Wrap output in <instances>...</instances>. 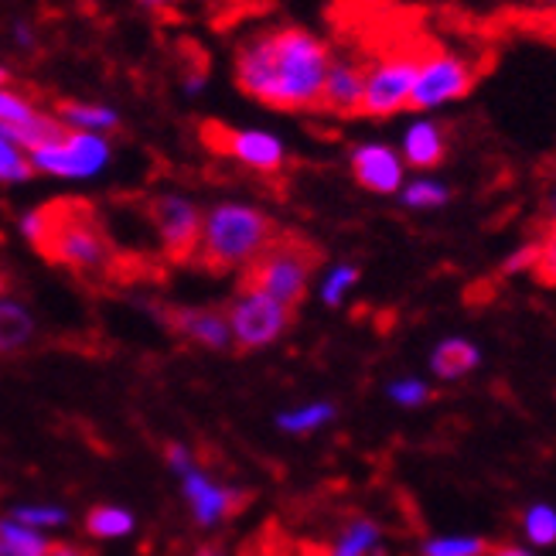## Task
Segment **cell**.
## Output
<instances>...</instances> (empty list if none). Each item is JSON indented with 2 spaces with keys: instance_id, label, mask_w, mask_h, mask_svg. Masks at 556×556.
Masks as SVG:
<instances>
[{
  "instance_id": "cell-8",
  "label": "cell",
  "mask_w": 556,
  "mask_h": 556,
  "mask_svg": "<svg viewBox=\"0 0 556 556\" xmlns=\"http://www.w3.org/2000/svg\"><path fill=\"white\" fill-rule=\"evenodd\" d=\"M420 59L406 52H390L366 65V100H362V116L369 119H393L409 110Z\"/></svg>"
},
{
  "instance_id": "cell-43",
  "label": "cell",
  "mask_w": 556,
  "mask_h": 556,
  "mask_svg": "<svg viewBox=\"0 0 556 556\" xmlns=\"http://www.w3.org/2000/svg\"><path fill=\"white\" fill-rule=\"evenodd\" d=\"M0 298H4V274H0Z\"/></svg>"
},
{
  "instance_id": "cell-29",
  "label": "cell",
  "mask_w": 556,
  "mask_h": 556,
  "mask_svg": "<svg viewBox=\"0 0 556 556\" xmlns=\"http://www.w3.org/2000/svg\"><path fill=\"white\" fill-rule=\"evenodd\" d=\"M11 519L31 526V529H41V533H48V529H62L68 526V509H62V505L55 502H28V505H14V509L8 513Z\"/></svg>"
},
{
  "instance_id": "cell-40",
  "label": "cell",
  "mask_w": 556,
  "mask_h": 556,
  "mask_svg": "<svg viewBox=\"0 0 556 556\" xmlns=\"http://www.w3.org/2000/svg\"><path fill=\"white\" fill-rule=\"evenodd\" d=\"M140 8H148V11H161V8H167L172 0H137Z\"/></svg>"
},
{
  "instance_id": "cell-3",
  "label": "cell",
  "mask_w": 556,
  "mask_h": 556,
  "mask_svg": "<svg viewBox=\"0 0 556 556\" xmlns=\"http://www.w3.org/2000/svg\"><path fill=\"white\" fill-rule=\"evenodd\" d=\"M277 243V226L267 212L250 202H215L205 208L199 260L208 270H250Z\"/></svg>"
},
{
  "instance_id": "cell-24",
  "label": "cell",
  "mask_w": 556,
  "mask_h": 556,
  "mask_svg": "<svg viewBox=\"0 0 556 556\" xmlns=\"http://www.w3.org/2000/svg\"><path fill=\"white\" fill-rule=\"evenodd\" d=\"M447 202H451V188L441 178H430V175L406 178V185L400 188V205L409 212H438Z\"/></svg>"
},
{
  "instance_id": "cell-9",
  "label": "cell",
  "mask_w": 556,
  "mask_h": 556,
  "mask_svg": "<svg viewBox=\"0 0 556 556\" xmlns=\"http://www.w3.org/2000/svg\"><path fill=\"white\" fill-rule=\"evenodd\" d=\"M202 219H205V212L199 208V202L181 195V191H164V195L151 202V226L157 232L161 250L172 260L199 256Z\"/></svg>"
},
{
  "instance_id": "cell-14",
  "label": "cell",
  "mask_w": 556,
  "mask_h": 556,
  "mask_svg": "<svg viewBox=\"0 0 556 556\" xmlns=\"http://www.w3.org/2000/svg\"><path fill=\"white\" fill-rule=\"evenodd\" d=\"M164 328H172L185 342L208 349V352H229L232 328L226 318V307H167L161 314Z\"/></svg>"
},
{
  "instance_id": "cell-36",
  "label": "cell",
  "mask_w": 556,
  "mask_h": 556,
  "mask_svg": "<svg viewBox=\"0 0 556 556\" xmlns=\"http://www.w3.org/2000/svg\"><path fill=\"white\" fill-rule=\"evenodd\" d=\"M489 556H536L533 546H519V543H502V546H492Z\"/></svg>"
},
{
  "instance_id": "cell-15",
  "label": "cell",
  "mask_w": 556,
  "mask_h": 556,
  "mask_svg": "<svg viewBox=\"0 0 556 556\" xmlns=\"http://www.w3.org/2000/svg\"><path fill=\"white\" fill-rule=\"evenodd\" d=\"M362 100H366V65L349 55H334L321 86L318 110L331 116H362Z\"/></svg>"
},
{
  "instance_id": "cell-35",
  "label": "cell",
  "mask_w": 556,
  "mask_h": 556,
  "mask_svg": "<svg viewBox=\"0 0 556 556\" xmlns=\"http://www.w3.org/2000/svg\"><path fill=\"white\" fill-rule=\"evenodd\" d=\"M11 41H14L17 48H31V45H35V31H31L24 21H14V24H11Z\"/></svg>"
},
{
  "instance_id": "cell-33",
  "label": "cell",
  "mask_w": 556,
  "mask_h": 556,
  "mask_svg": "<svg viewBox=\"0 0 556 556\" xmlns=\"http://www.w3.org/2000/svg\"><path fill=\"white\" fill-rule=\"evenodd\" d=\"M536 274L556 287V232H549L543 243H540V263H536Z\"/></svg>"
},
{
  "instance_id": "cell-25",
  "label": "cell",
  "mask_w": 556,
  "mask_h": 556,
  "mask_svg": "<svg viewBox=\"0 0 556 556\" xmlns=\"http://www.w3.org/2000/svg\"><path fill=\"white\" fill-rule=\"evenodd\" d=\"M362 280V270H358V263H334V267H328L318 280V301L325 307H342L349 301V294L358 287Z\"/></svg>"
},
{
  "instance_id": "cell-34",
  "label": "cell",
  "mask_w": 556,
  "mask_h": 556,
  "mask_svg": "<svg viewBox=\"0 0 556 556\" xmlns=\"http://www.w3.org/2000/svg\"><path fill=\"white\" fill-rule=\"evenodd\" d=\"M181 89H185V96H202L205 89H208V72H202V68H195V72H188V76L181 79Z\"/></svg>"
},
{
  "instance_id": "cell-5",
  "label": "cell",
  "mask_w": 556,
  "mask_h": 556,
  "mask_svg": "<svg viewBox=\"0 0 556 556\" xmlns=\"http://www.w3.org/2000/svg\"><path fill=\"white\" fill-rule=\"evenodd\" d=\"M243 283L263 290V294L280 301L283 307L298 311L314 283V250L298 243V239H277L247 270Z\"/></svg>"
},
{
  "instance_id": "cell-42",
  "label": "cell",
  "mask_w": 556,
  "mask_h": 556,
  "mask_svg": "<svg viewBox=\"0 0 556 556\" xmlns=\"http://www.w3.org/2000/svg\"><path fill=\"white\" fill-rule=\"evenodd\" d=\"M304 556H328V549H307Z\"/></svg>"
},
{
  "instance_id": "cell-44",
  "label": "cell",
  "mask_w": 556,
  "mask_h": 556,
  "mask_svg": "<svg viewBox=\"0 0 556 556\" xmlns=\"http://www.w3.org/2000/svg\"><path fill=\"white\" fill-rule=\"evenodd\" d=\"M549 4H556V0H549Z\"/></svg>"
},
{
  "instance_id": "cell-17",
  "label": "cell",
  "mask_w": 556,
  "mask_h": 556,
  "mask_svg": "<svg viewBox=\"0 0 556 556\" xmlns=\"http://www.w3.org/2000/svg\"><path fill=\"white\" fill-rule=\"evenodd\" d=\"M427 366H430L433 379L457 382V379L471 376L481 366V349L475 342H468V338H462V334H451V338H441V342L430 349Z\"/></svg>"
},
{
  "instance_id": "cell-4",
  "label": "cell",
  "mask_w": 556,
  "mask_h": 556,
  "mask_svg": "<svg viewBox=\"0 0 556 556\" xmlns=\"http://www.w3.org/2000/svg\"><path fill=\"white\" fill-rule=\"evenodd\" d=\"M28 157L35 175L59 178V181H92L113 164V140L103 134H83L62 127Z\"/></svg>"
},
{
  "instance_id": "cell-32",
  "label": "cell",
  "mask_w": 556,
  "mask_h": 556,
  "mask_svg": "<svg viewBox=\"0 0 556 556\" xmlns=\"http://www.w3.org/2000/svg\"><path fill=\"white\" fill-rule=\"evenodd\" d=\"M164 462H167V468H172V475H175V478H185L188 471H195V468H199L195 451L185 447V444H167Z\"/></svg>"
},
{
  "instance_id": "cell-6",
  "label": "cell",
  "mask_w": 556,
  "mask_h": 556,
  "mask_svg": "<svg viewBox=\"0 0 556 556\" xmlns=\"http://www.w3.org/2000/svg\"><path fill=\"white\" fill-rule=\"evenodd\" d=\"M226 318L232 328V345L239 352H263L277 345L280 338L294 325V311L280 301L267 298L256 287H239L236 298L226 307Z\"/></svg>"
},
{
  "instance_id": "cell-41",
  "label": "cell",
  "mask_w": 556,
  "mask_h": 556,
  "mask_svg": "<svg viewBox=\"0 0 556 556\" xmlns=\"http://www.w3.org/2000/svg\"><path fill=\"white\" fill-rule=\"evenodd\" d=\"M0 86H11V68L0 62Z\"/></svg>"
},
{
  "instance_id": "cell-31",
  "label": "cell",
  "mask_w": 556,
  "mask_h": 556,
  "mask_svg": "<svg viewBox=\"0 0 556 556\" xmlns=\"http://www.w3.org/2000/svg\"><path fill=\"white\" fill-rule=\"evenodd\" d=\"M536 263H540V243H526V247H519V250H513L509 256H505L502 270L509 277H519V274H533Z\"/></svg>"
},
{
  "instance_id": "cell-2",
  "label": "cell",
  "mask_w": 556,
  "mask_h": 556,
  "mask_svg": "<svg viewBox=\"0 0 556 556\" xmlns=\"http://www.w3.org/2000/svg\"><path fill=\"white\" fill-rule=\"evenodd\" d=\"M21 236L59 267L96 277L113 267V247L100 219L83 205H45L21 215Z\"/></svg>"
},
{
  "instance_id": "cell-23",
  "label": "cell",
  "mask_w": 556,
  "mask_h": 556,
  "mask_svg": "<svg viewBox=\"0 0 556 556\" xmlns=\"http://www.w3.org/2000/svg\"><path fill=\"white\" fill-rule=\"evenodd\" d=\"M137 529V516L124 505H92L86 513V533L92 540H127Z\"/></svg>"
},
{
  "instance_id": "cell-22",
  "label": "cell",
  "mask_w": 556,
  "mask_h": 556,
  "mask_svg": "<svg viewBox=\"0 0 556 556\" xmlns=\"http://www.w3.org/2000/svg\"><path fill=\"white\" fill-rule=\"evenodd\" d=\"M35 338V318L21 301L0 298V355H14L28 349Z\"/></svg>"
},
{
  "instance_id": "cell-28",
  "label": "cell",
  "mask_w": 556,
  "mask_h": 556,
  "mask_svg": "<svg viewBox=\"0 0 556 556\" xmlns=\"http://www.w3.org/2000/svg\"><path fill=\"white\" fill-rule=\"evenodd\" d=\"M31 178H35V167H31L28 151L0 130V185H24Z\"/></svg>"
},
{
  "instance_id": "cell-37",
  "label": "cell",
  "mask_w": 556,
  "mask_h": 556,
  "mask_svg": "<svg viewBox=\"0 0 556 556\" xmlns=\"http://www.w3.org/2000/svg\"><path fill=\"white\" fill-rule=\"evenodd\" d=\"M546 223L553 226V232H556V178H553V185H549V191H546Z\"/></svg>"
},
{
  "instance_id": "cell-12",
  "label": "cell",
  "mask_w": 556,
  "mask_h": 556,
  "mask_svg": "<svg viewBox=\"0 0 556 556\" xmlns=\"http://www.w3.org/2000/svg\"><path fill=\"white\" fill-rule=\"evenodd\" d=\"M349 167L352 178L372 191V195H400V188L406 185V161L400 148L386 140H362L349 151Z\"/></svg>"
},
{
  "instance_id": "cell-10",
  "label": "cell",
  "mask_w": 556,
  "mask_h": 556,
  "mask_svg": "<svg viewBox=\"0 0 556 556\" xmlns=\"http://www.w3.org/2000/svg\"><path fill=\"white\" fill-rule=\"evenodd\" d=\"M208 143L256 175H277L287 164V143L280 134L263 127H208Z\"/></svg>"
},
{
  "instance_id": "cell-38",
  "label": "cell",
  "mask_w": 556,
  "mask_h": 556,
  "mask_svg": "<svg viewBox=\"0 0 556 556\" xmlns=\"http://www.w3.org/2000/svg\"><path fill=\"white\" fill-rule=\"evenodd\" d=\"M48 556H92V553L83 549V546H72V543H55V549Z\"/></svg>"
},
{
  "instance_id": "cell-39",
  "label": "cell",
  "mask_w": 556,
  "mask_h": 556,
  "mask_svg": "<svg viewBox=\"0 0 556 556\" xmlns=\"http://www.w3.org/2000/svg\"><path fill=\"white\" fill-rule=\"evenodd\" d=\"M191 556H226V549L219 543H205V546H199Z\"/></svg>"
},
{
  "instance_id": "cell-1",
  "label": "cell",
  "mask_w": 556,
  "mask_h": 556,
  "mask_svg": "<svg viewBox=\"0 0 556 556\" xmlns=\"http://www.w3.org/2000/svg\"><path fill=\"white\" fill-rule=\"evenodd\" d=\"M331 59L334 55L321 35L301 24H274L239 41L232 76L239 92H247L260 106L307 113L321 106Z\"/></svg>"
},
{
  "instance_id": "cell-11",
  "label": "cell",
  "mask_w": 556,
  "mask_h": 556,
  "mask_svg": "<svg viewBox=\"0 0 556 556\" xmlns=\"http://www.w3.org/2000/svg\"><path fill=\"white\" fill-rule=\"evenodd\" d=\"M178 481H181V498L188 505V513H191V519H195V526H202V529H215V526L229 522L247 505L243 489L212 478L202 465Z\"/></svg>"
},
{
  "instance_id": "cell-13",
  "label": "cell",
  "mask_w": 556,
  "mask_h": 556,
  "mask_svg": "<svg viewBox=\"0 0 556 556\" xmlns=\"http://www.w3.org/2000/svg\"><path fill=\"white\" fill-rule=\"evenodd\" d=\"M0 130L31 154L45 140H52L62 124L55 113H45L31 96H24L14 86H0Z\"/></svg>"
},
{
  "instance_id": "cell-18",
  "label": "cell",
  "mask_w": 556,
  "mask_h": 556,
  "mask_svg": "<svg viewBox=\"0 0 556 556\" xmlns=\"http://www.w3.org/2000/svg\"><path fill=\"white\" fill-rule=\"evenodd\" d=\"M328 556H386L382 526L369 516L349 519L328 546Z\"/></svg>"
},
{
  "instance_id": "cell-16",
  "label": "cell",
  "mask_w": 556,
  "mask_h": 556,
  "mask_svg": "<svg viewBox=\"0 0 556 556\" xmlns=\"http://www.w3.org/2000/svg\"><path fill=\"white\" fill-rule=\"evenodd\" d=\"M400 154H403L406 167L427 175L433 167H441L447 157V130L433 116L409 119L400 134Z\"/></svg>"
},
{
  "instance_id": "cell-20",
  "label": "cell",
  "mask_w": 556,
  "mask_h": 556,
  "mask_svg": "<svg viewBox=\"0 0 556 556\" xmlns=\"http://www.w3.org/2000/svg\"><path fill=\"white\" fill-rule=\"evenodd\" d=\"M334 420H338V406L331 400H307L290 409H280L277 430L290 433V438H311V433L331 427Z\"/></svg>"
},
{
  "instance_id": "cell-21",
  "label": "cell",
  "mask_w": 556,
  "mask_h": 556,
  "mask_svg": "<svg viewBox=\"0 0 556 556\" xmlns=\"http://www.w3.org/2000/svg\"><path fill=\"white\" fill-rule=\"evenodd\" d=\"M55 540L41 529L24 526L11 516H0V556H48Z\"/></svg>"
},
{
  "instance_id": "cell-26",
  "label": "cell",
  "mask_w": 556,
  "mask_h": 556,
  "mask_svg": "<svg viewBox=\"0 0 556 556\" xmlns=\"http://www.w3.org/2000/svg\"><path fill=\"white\" fill-rule=\"evenodd\" d=\"M522 536L533 549H549L556 546V505L549 502H533L522 513Z\"/></svg>"
},
{
  "instance_id": "cell-30",
  "label": "cell",
  "mask_w": 556,
  "mask_h": 556,
  "mask_svg": "<svg viewBox=\"0 0 556 556\" xmlns=\"http://www.w3.org/2000/svg\"><path fill=\"white\" fill-rule=\"evenodd\" d=\"M386 396L403 409H420L424 403H430L433 390H430V382L420 376H400L393 382H386Z\"/></svg>"
},
{
  "instance_id": "cell-7",
  "label": "cell",
  "mask_w": 556,
  "mask_h": 556,
  "mask_svg": "<svg viewBox=\"0 0 556 556\" xmlns=\"http://www.w3.org/2000/svg\"><path fill=\"white\" fill-rule=\"evenodd\" d=\"M475 62L462 52H451V48H438L420 59L417 68V83L414 96H409V110L417 116H430L433 110H444L475 89Z\"/></svg>"
},
{
  "instance_id": "cell-27",
  "label": "cell",
  "mask_w": 556,
  "mask_h": 556,
  "mask_svg": "<svg viewBox=\"0 0 556 556\" xmlns=\"http://www.w3.org/2000/svg\"><path fill=\"white\" fill-rule=\"evenodd\" d=\"M492 546L481 536L454 533V536H427L420 543V556H489Z\"/></svg>"
},
{
  "instance_id": "cell-19",
  "label": "cell",
  "mask_w": 556,
  "mask_h": 556,
  "mask_svg": "<svg viewBox=\"0 0 556 556\" xmlns=\"http://www.w3.org/2000/svg\"><path fill=\"white\" fill-rule=\"evenodd\" d=\"M55 116L65 130H83V134L110 137L119 127V110L110 103H92V100H65L55 110Z\"/></svg>"
}]
</instances>
